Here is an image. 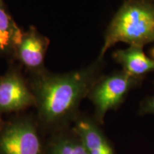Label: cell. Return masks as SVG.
<instances>
[{
  "instance_id": "6da1fadb",
  "label": "cell",
  "mask_w": 154,
  "mask_h": 154,
  "mask_svg": "<svg viewBox=\"0 0 154 154\" xmlns=\"http://www.w3.org/2000/svg\"><path fill=\"white\" fill-rule=\"evenodd\" d=\"M103 61L97 59L86 68L65 74L44 70L34 74L32 93L42 120L54 123L72 114L101 75Z\"/></svg>"
},
{
  "instance_id": "7a4b0ae2",
  "label": "cell",
  "mask_w": 154,
  "mask_h": 154,
  "mask_svg": "<svg viewBox=\"0 0 154 154\" xmlns=\"http://www.w3.org/2000/svg\"><path fill=\"white\" fill-rule=\"evenodd\" d=\"M119 42L142 47L154 43L153 0H125L108 25L98 59Z\"/></svg>"
},
{
  "instance_id": "3957f363",
  "label": "cell",
  "mask_w": 154,
  "mask_h": 154,
  "mask_svg": "<svg viewBox=\"0 0 154 154\" xmlns=\"http://www.w3.org/2000/svg\"><path fill=\"white\" fill-rule=\"evenodd\" d=\"M142 81L130 76L123 70L107 75L101 74L88 93L95 106L98 119L103 121L106 113L118 107L127 94L140 85Z\"/></svg>"
},
{
  "instance_id": "277c9868",
  "label": "cell",
  "mask_w": 154,
  "mask_h": 154,
  "mask_svg": "<svg viewBox=\"0 0 154 154\" xmlns=\"http://www.w3.org/2000/svg\"><path fill=\"white\" fill-rule=\"evenodd\" d=\"M42 145L35 127L28 121H17L0 134V154H41Z\"/></svg>"
},
{
  "instance_id": "5b68a950",
  "label": "cell",
  "mask_w": 154,
  "mask_h": 154,
  "mask_svg": "<svg viewBox=\"0 0 154 154\" xmlns=\"http://www.w3.org/2000/svg\"><path fill=\"white\" fill-rule=\"evenodd\" d=\"M35 103V98L22 75L11 70L0 77V113L22 110Z\"/></svg>"
},
{
  "instance_id": "8992f818",
  "label": "cell",
  "mask_w": 154,
  "mask_h": 154,
  "mask_svg": "<svg viewBox=\"0 0 154 154\" xmlns=\"http://www.w3.org/2000/svg\"><path fill=\"white\" fill-rule=\"evenodd\" d=\"M49 41L34 27L23 33L22 39L14 48L17 59L24 66L37 74L44 71V61Z\"/></svg>"
},
{
  "instance_id": "52a82bcc",
  "label": "cell",
  "mask_w": 154,
  "mask_h": 154,
  "mask_svg": "<svg viewBox=\"0 0 154 154\" xmlns=\"http://www.w3.org/2000/svg\"><path fill=\"white\" fill-rule=\"evenodd\" d=\"M143 48L129 46L126 49L117 50L112 54L114 61L122 67L121 70L141 80L146 74L154 72V60L146 54Z\"/></svg>"
},
{
  "instance_id": "ba28073f",
  "label": "cell",
  "mask_w": 154,
  "mask_h": 154,
  "mask_svg": "<svg viewBox=\"0 0 154 154\" xmlns=\"http://www.w3.org/2000/svg\"><path fill=\"white\" fill-rule=\"evenodd\" d=\"M76 132L88 154H113L111 147L93 121L79 119L76 124Z\"/></svg>"
},
{
  "instance_id": "9c48e42d",
  "label": "cell",
  "mask_w": 154,
  "mask_h": 154,
  "mask_svg": "<svg viewBox=\"0 0 154 154\" xmlns=\"http://www.w3.org/2000/svg\"><path fill=\"white\" fill-rule=\"evenodd\" d=\"M23 32L10 15L0 5V51L14 49L22 39Z\"/></svg>"
},
{
  "instance_id": "30bf717a",
  "label": "cell",
  "mask_w": 154,
  "mask_h": 154,
  "mask_svg": "<svg viewBox=\"0 0 154 154\" xmlns=\"http://www.w3.org/2000/svg\"><path fill=\"white\" fill-rule=\"evenodd\" d=\"M51 154H88L82 142L62 140L54 146Z\"/></svg>"
},
{
  "instance_id": "8fae6325",
  "label": "cell",
  "mask_w": 154,
  "mask_h": 154,
  "mask_svg": "<svg viewBox=\"0 0 154 154\" xmlns=\"http://www.w3.org/2000/svg\"><path fill=\"white\" fill-rule=\"evenodd\" d=\"M143 110L145 112L154 113V95L145 101Z\"/></svg>"
},
{
  "instance_id": "7c38bea8",
  "label": "cell",
  "mask_w": 154,
  "mask_h": 154,
  "mask_svg": "<svg viewBox=\"0 0 154 154\" xmlns=\"http://www.w3.org/2000/svg\"><path fill=\"white\" fill-rule=\"evenodd\" d=\"M0 5H4L2 0H0Z\"/></svg>"
},
{
  "instance_id": "4fadbf2b",
  "label": "cell",
  "mask_w": 154,
  "mask_h": 154,
  "mask_svg": "<svg viewBox=\"0 0 154 154\" xmlns=\"http://www.w3.org/2000/svg\"><path fill=\"white\" fill-rule=\"evenodd\" d=\"M153 2H154V0H153Z\"/></svg>"
}]
</instances>
